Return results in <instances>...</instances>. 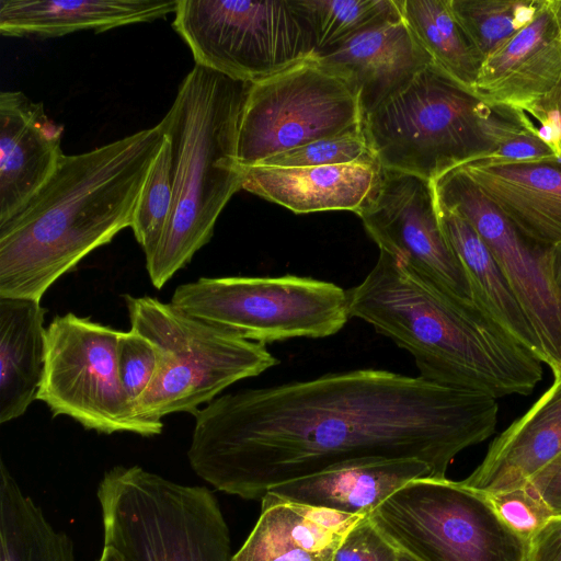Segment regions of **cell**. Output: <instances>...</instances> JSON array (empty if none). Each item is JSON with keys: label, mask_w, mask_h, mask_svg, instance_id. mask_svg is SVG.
Returning <instances> with one entry per match:
<instances>
[{"label": "cell", "mask_w": 561, "mask_h": 561, "mask_svg": "<svg viewBox=\"0 0 561 561\" xmlns=\"http://www.w3.org/2000/svg\"><path fill=\"white\" fill-rule=\"evenodd\" d=\"M163 140L158 123L65 154L45 185L0 226V297L41 301L59 277L131 227Z\"/></svg>", "instance_id": "7a4b0ae2"}, {"label": "cell", "mask_w": 561, "mask_h": 561, "mask_svg": "<svg viewBox=\"0 0 561 561\" xmlns=\"http://www.w3.org/2000/svg\"><path fill=\"white\" fill-rule=\"evenodd\" d=\"M98 561H126L125 558L114 548L103 545L101 556Z\"/></svg>", "instance_id": "ab89813d"}, {"label": "cell", "mask_w": 561, "mask_h": 561, "mask_svg": "<svg viewBox=\"0 0 561 561\" xmlns=\"http://www.w3.org/2000/svg\"><path fill=\"white\" fill-rule=\"evenodd\" d=\"M179 0H0L4 36L57 37L151 22L174 13Z\"/></svg>", "instance_id": "603a6c76"}, {"label": "cell", "mask_w": 561, "mask_h": 561, "mask_svg": "<svg viewBox=\"0 0 561 561\" xmlns=\"http://www.w3.org/2000/svg\"><path fill=\"white\" fill-rule=\"evenodd\" d=\"M350 163L378 164L363 127L275 154L256 165L299 168Z\"/></svg>", "instance_id": "4dcf8cb0"}, {"label": "cell", "mask_w": 561, "mask_h": 561, "mask_svg": "<svg viewBox=\"0 0 561 561\" xmlns=\"http://www.w3.org/2000/svg\"><path fill=\"white\" fill-rule=\"evenodd\" d=\"M427 477L434 478L431 467L417 459L363 461L278 484L267 493L300 504L369 516L396 491Z\"/></svg>", "instance_id": "7402d4cb"}, {"label": "cell", "mask_w": 561, "mask_h": 561, "mask_svg": "<svg viewBox=\"0 0 561 561\" xmlns=\"http://www.w3.org/2000/svg\"><path fill=\"white\" fill-rule=\"evenodd\" d=\"M539 110H557L559 112V114L561 115V83L556 89V91L549 96V99L547 101H545L541 105H539L537 108H535L530 113H533L535 111H539Z\"/></svg>", "instance_id": "f35d334b"}, {"label": "cell", "mask_w": 561, "mask_h": 561, "mask_svg": "<svg viewBox=\"0 0 561 561\" xmlns=\"http://www.w3.org/2000/svg\"><path fill=\"white\" fill-rule=\"evenodd\" d=\"M346 295L350 318L409 352L426 380L499 399L527 396L542 378L541 362L480 308L430 285L385 251Z\"/></svg>", "instance_id": "3957f363"}, {"label": "cell", "mask_w": 561, "mask_h": 561, "mask_svg": "<svg viewBox=\"0 0 561 561\" xmlns=\"http://www.w3.org/2000/svg\"><path fill=\"white\" fill-rule=\"evenodd\" d=\"M312 28L314 55L379 24L402 20L399 0H297Z\"/></svg>", "instance_id": "83f0119b"}, {"label": "cell", "mask_w": 561, "mask_h": 561, "mask_svg": "<svg viewBox=\"0 0 561 561\" xmlns=\"http://www.w3.org/2000/svg\"><path fill=\"white\" fill-rule=\"evenodd\" d=\"M170 302L191 317L264 345L328 337L350 319L346 290L290 274L201 277L179 285Z\"/></svg>", "instance_id": "9c48e42d"}, {"label": "cell", "mask_w": 561, "mask_h": 561, "mask_svg": "<svg viewBox=\"0 0 561 561\" xmlns=\"http://www.w3.org/2000/svg\"><path fill=\"white\" fill-rule=\"evenodd\" d=\"M358 216L379 251L445 294L474 304L465 270L443 233L431 181L380 167Z\"/></svg>", "instance_id": "4fadbf2b"}, {"label": "cell", "mask_w": 561, "mask_h": 561, "mask_svg": "<svg viewBox=\"0 0 561 561\" xmlns=\"http://www.w3.org/2000/svg\"><path fill=\"white\" fill-rule=\"evenodd\" d=\"M488 104L435 64L368 113L363 130L383 169L431 182L493 153Z\"/></svg>", "instance_id": "8992f818"}, {"label": "cell", "mask_w": 561, "mask_h": 561, "mask_svg": "<svg viewBox=\"0 0 561 561\" xmlns=\"http://www.w3.org/2000/svg\"><path fill=\"white\" fill-rule=\"evenodd\" d=\"M519 0H449L472 46L484 60L519 31L515 13Z\"/></svg>", "instance_id": "f546056e"}, {"label": "cell", "mask_w": 561, "mask_h": 561, "mask_svg": "<svg viewBox=\"0 0 561 561\" xmlns=\"http://www.w3.org/2000/svg\"><path fill=\"white\" fill-rule=\"evenodd\" d=\"M497 414L482 392L355 369L217 397L193 414L187 458L201 479L244 500L363 461L417 459L446 478L460 451L494 434Z\"/></svg>", "instance_id": "6da1fadb"}, {"label": "cell", "mask_w": 561, "mask_h": 561, "mask_svg": "<svg viewBox=\"0 0 561 561\" xmlns=\"http://www.w3.org/2000/svg\"><path fill=\"white\" fill-rule=\"evenodd\" d=\"M436 204L478 232L506 278L541 345L542 362L561 376V304L546 268V248L524 236L458 169L432 182Z\"/></svg>", "instance_id": "5bb4252c"}, {"label": "cell", "mask_w": 561, "mask_h": 561, "mask_svg": "<svg viewBox=\"0 0 561 561\" xmlns=\"http://www.w3.org/2000/svg\"><path fill=\"white\" fill-rule=\"evenodd\" d=\"M482 494L501 520L528 541L553 517L527 483L511 490Z\"/></svg>", "instance_id": "d6a6232c"}, {"label": "cell", "mask_w": 561, "mask_h": 561, "mask_svg": "<svg viewBox=\"0 0 561 561\" xmlns=\"http://www.w3.org/2000/svg\"><path fill=\"white\" fill-rule=\"evenodd\" d=\"M561 83V43L541 0L535 19L482 62L473 93L483 102L529 114Z\"/></svg>", "instance_id": "9a60e30c"}, {"label": "cell", "mask_w": 561, "mask_h": 561, "mask_svg": "<svg viewBox=\"0 0 561 561\" xmlns=\"http://www.w3.org/2000/svg\"><path fill=\"white\" fill-rule=\"evenodd\" d=\"M400 553L363 517L344 537L333 561H399Z\"/></svg>", "instance_id": "836d02e7"}, {"label": "cell", "mask_w": 561, "mask_h": 561, "mask_svg": "<svg viewBox=\"0 0 561 561\" xmlns=\"http://www.w3.org/2000/svg\"><path fill=\"white\" fill-rule=\"evenodd\" d=\"M528 561H561V516L550 518L529 539Z\"/></svg>", "instance_id": "d590c367"}, {"label": "cell", "mask_w": 561, "mask_h": 561, "mask_svg": "<svg viewBox=\"0 0 561 561\" xmlns=\"http://www.w3.org/2000/svg\"><path fill=\"white\" fill-rule=\"evenodd\" d=\"M252 83L196 65L159 122L172 148L171 211L146 268L161 289L213 237L215 224L242 188L238 135Z\"/></svg>", "instance_id": "277c9868"}, {"label": "cell", "mask_w": 561, "mask_h": 561, "mask_svg": "<svg viewBox=\"0 0 561 561\" xmlns=\"http://www.w3.org/2000/svg\"><path fill=\"white\" fill-rule=\"evenodd\" d=\"M399 561H414V560H412L411 558H409L407 556L400 554Z\"/></svg>", "instance_id": "60d3db41"}, {"label": "cell", "mask_w": 561, "mask_h": 561, "mask_svg": "<svg viewBox=\"0 0 561 561\" xmlns=\"http://www.w3.org/2000/svg\"><path fill=\"white\" fill-rule=\"evenodd\" d=\"M545 261L552 288L561 304V243L546 248Z\"/></svg>", "instance_id": "8d00e7d4"}, {"label": "cell", "mask_w": 561, "mask_h": 561, "mask_svg": "<svg viewBox=\"0 0 561 561\" xmlns=\"http://www.w3.org/2000/svg\"><path fill=\"white\" fill-rule=\"evenodd\" d=\"M41 301L0 297V423L21 417L37 400L46 350Z\"/></svg>", "instance_id": "cb8c5ba5"}, {"label": "cell", "mask_w": 561, "mask_h": 561, "mask_svg": "<svg viewBox=\"0 0 561 561\" xmlns=\"http://www.w3.org/2000/svg\"><path fill=\"white\" fill-rule=\"evenodd\" d=\"M313 57L354 87L364 117L434 64L403 19L365 30Z\"/></svg>", "instance_id": "e0dca14e"}, {"label": "cell", "mask_w": 561, "mask_h": 561, "mask_svg": "<svg viewBox=\"0 0 561 561\" xmlns=\"http://www.w3.org/2000/svg\"><path fill=\"white\" fill-rule=\"evenodd\" d=\"M437 213L443 233L465 270L474 305L543 363L538 337L484 241L457 214L438 205Z\"/></svg>", "instance_id": "d4e9b609"}, {"label": "cell", "mask_w": 561, "mask_h": 561, "mask_svg": "<svg viewBox=\"0 0 561 561\" xmlns=\"http://www.w3.org/2000/svg\"><path fill=\"white\" fill-rule=\"evenodd\" d=\"M172 22L195 64L255 83L314 56L297 0H179Z\"/></svg>", "instance_id": "30bf717a"}, {"label": "cell", "mask_w": 561, "mask_h": 561, "mask_svg": "<svg viewBox=\"0 0 561 561\" xmlns=\"http://www.w3.org/2000/svg\"><path fill=\"white\" fill-rule=\"evenodd\" d=\"M358 94L314 57L252 83L238 135L243 169L309 142L363 127Z\"/></svg>", "instance_id": "7c38bea8"}, {"label": "cell", "mask_w": 561, "mask_h": 561, "mask_svg": "<svg viewBox=\"0 0 561 561\" xmlns=\"http://www.w3.org/2000/svg\"><path fill=\"white\" fill-rule=\"evenodd\" d=\"M368 518L414 561H528L529 541L501 520L481 492L460 481L415 479Z\"/></svg>", "instance_id": "ba28073f"}, {"label": "cell", "mask_w": 561, "mask_h": 561, "mask_svg": "<svg viewBox=\"0 0 561 561\" xmlns=\"http://www.w3.org/2000/svg\"><path fill=\"white\" fill-rule=\"evenodd\" d=\"M547 5L556 26L557 37L561 43V0H547Z\"/></svg>", "instance_id": "74e56055"}, {"label": "cell", "mask_w": 561, "mask_h": 561, "mask_svg": "<svg viewBox=\"0 0 561 561\" xmlns=\"http://www.w3.org/2000/svg\"><path fill=\"white\" fill-rule=\"evenodd\" d=\"M130 329L150 340L160 354L153 381L136 412L150 420L194 414L231 385L255 377L279 360L264 344L191 317L150 296H124Z\"/></svg>", "instance_id": "52a82bcc"}, {"label": "cell", "mask_w": 561, "mask_h": 561, "mask_svg": "<svg viewBox=\"0 0 561 561\" xmlns=\"http://www.w3.org/2000/svg\"><path fill=\"white\" fill-rule=\"evenodd\" d=\"M103 545L126 561H231L230 534L207 486L185 485L140 466H115L96 490Z\"/></svg>", "instance_id": "5b68a950"}, {"label": "cell", "mask_w": 561, "mask_h": 561, "mask_svg": "<svg viewBox=\"0 0 561 561\" xmlns=\"http://www.w3.org/2000/svg\"><path fill=\"white\" fill-rule=\"evenodd\" d=\"M64 127L21 91L0 93V226L45 185L61 158Z\"/></svg>", "instance_id": "2e32d148"}, {"label": "cell", "mask_w": 561, "mask_h": 561, "mask_svg": "<svg viewBox=\"0 0 561 561\" xmlns=\"http://www.w3.org/2000/svg\"><path fill=\"white\" fill-rule=\"evenodd\" d=\"M561 455V376L489 446L460 482L481 493L522 486Z\"/></svg>", "instance_id": "ffe728a7"}, {"label": "cell", "mask_w": 561, "mask_h": 561, "mask_svg": "<svg viewBox=\"0 0 561 561\" xmlns=\"http://www.w3.org/2000/svg\"><path fill=\"white\" fill-rule=\"evenodd\" d=\"M402 19L433 62L472 90L483 59L456 19L449 0H399Z\"/></svg>", "instance_id": "4316f807"}, {"label": "cell", "mask_w": 561, "mask_h": 561, "mask_svg": "<svg viewBox=\"0 0 561 561\" xmlns=\"http://www.w3.org/2000/svg\"><path fill=\"white\" fill-rule=\"evenodd\" d=\"M159 363L160 354L150 340L133 329L122 331L117 343L118 375L134 409L153 381Z\"/></svg>", "instance_id": "1f68e13d"}, {"label": "cell", "mask_w": 561, "mask_h": 561, "mask_svg": "<svg viewBox=\"0 0 561 561\" xmlns=\"http://www.w3.org/2000/svg\"><path fill=\"white\" fill-rule=\"evenodd\" d=\"M0 561H75L73 542L46 519L0 461Z\"/></svg>", "instance_id": "484cf974"}, {"label": "cell", "mask_w": 561, "mask_h": 561, "mask_svg": "<svg viewBox=\"0 0 561 561\" xmlns=\"http://www.w3.org/2000/svg\"><path fill=\"white\" fill-rule=\"evenodd\" d=\"M527 484L553 516H561V455L530 478Z\"/></svg>", "instance_id": "e575fe53"}, {"label": "cell", "mask_w": 561, "mask_h": 561, "mask_svg": "<svg viewBox=\"0 0 561 561\" xmlns=\"http://www.w3.org/2000/svg\"><path fill=\"white\" fill-rule=\"evenodd\" d=\"M380 172L376 163L244 169L242 188L295 214L348 210L359 214Z\"/></svg>", "instance_id": "44dd1931"}, {"label": "cell", "mask_w": 561, "mask_h": 561, "mask_svg": "<svg viewBox=\"0 0 561 561\" xmlns=\"http://www.w3.org/2000/svg\"><path fill=\"white\" fill-rule=\"evenodd\" d=\"M164 134V133H163ZM172 205V148L164 135L134 211L131 229L146 259L156 251Z\"/></svg>", "instance_id": "f1b7e54d"}, {"label": "cell", "mask_w": 561, "mask_h": 561, "mask_svg": "<svg viewBox=\"0 0 561 561\" xmlns=\"http://www.w3.org/2000/svg\"><path fill=\"white\" fill-rule=\"evenodd\" d=\"M363 517L266 493L255 526L231 561H333Z\"/></svg>", "instance_id": "d6986e66"}, {"label": "cell", "mask_w": 561, "mask_h": 561, "mask_svg": "<svg viewBox=\"0 0 561 561\" xmlns=\"http://www.w3.org/2000/svg\"><path fill=\"white\" fill-rule=\"evenodd\" d=\"M458 169L527 240L542 248L561 243V160H478Z\"/></svg>", "instance_id": "ac0fdd59"}, {"label": "cell", "mask_w": 561, "mask_h": 561, "mask_svg": "<svg viewBox=\"0 0 561 561\" xmlns=\"http://www.w3.org/2000/svg\"><path fill=\"white\" fill-rule=\"evenodd\" d=\"M122 331L72 312L46 328V350L37 400L54 416L66 415L102 434L162 432V420L140 416L127 399L117 367Z\"/></svg>", "instance_id": "8fae6325"}]
</instances>
